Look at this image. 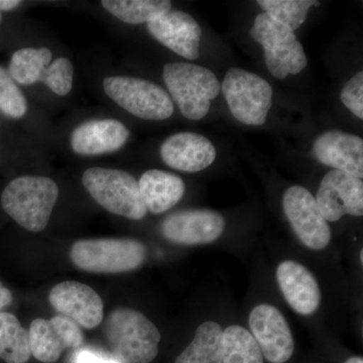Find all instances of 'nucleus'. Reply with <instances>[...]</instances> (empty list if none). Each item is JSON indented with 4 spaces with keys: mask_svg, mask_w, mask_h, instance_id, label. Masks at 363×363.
<instances>
[{
    "mask_svg": "<svg viewBox=\"0 0 363 363\" xmlns=\"http://www.w3.org/2000/svg\"><path fill=\"white\" fill-rule=\"evenodd\" d=\"M315 199L327 222L340 220L344 215L362 216L363 182L350 174L331 169L322 179Z\"/></svg>",
    "mask_w": 363,
    "mask_h": 363,
    "instance_id": "11",
    "label": "nucleus"
},
{
    "mask_svg": "<svg viewBox=\"0 0 363 363\" xmlns=\"http://www.w3.org/2000/svg\"><path fill=\"white\" fill-rule=\"evenodd\" d=\"M248 324L262 355L271 363H285L293 357L295 340L285 316L269 304L255 306Z\"/></svg>",
    "mask_w": 363,
    "mask_h": 363,
    "instance_id": "10",
    "label": "nucleus"
},
{
    "mask_svg": "<svg viewBox=\"0 0 363 363\" xmlns=\"http://www.w3.org/2000/svg\"><path fill=\"white\" fill-rule=\"evenodd\" d=\"M101 6L123 23L130 25L150 23L171 11L168 0H102Z\"/></svg>",
    "mask_w": 363,
    "mask_h": 363,
    "instance_id": "24",
    "label": "nucleus"
},
{
    "mask_svg": "<svg viewBox=\"0 0 363 363\" xmlns=\"http://www.w3.org/2000/svg\"><path fill=\"white\" fill-rule=\"evenodd\" d=\"M313 155L321 164L362 180L363 140L359 136L344 131H326L315 140Z\"/></svg>",
    "mask_w": 363,
    "mask_h": 363,
    "instance_id": "18",
    "label": "nucleus"
},
{
    "mask_svg": "<svg viewBox=\"0 0 363 363\" xmlns=\"http://www.w3.org/2000/svg\"><path fill=\"white\" fill-rule=\"evenodd\" d=\"M225 219L209 209H187L174 212L162 221L161 231L176 245H201L214 242L223 234Z\"/></svg>",
    "mask_w": 363,
    "mask_h": 363,
    "instance_id": "13",
    "label": "nucleus"
},
{
    "mask_svg": "<svg viewBox=\"0 0 363 363\" xmlns=\"http://www.w3.org/2000/svg\"><path fill=\"white\" fill-rule=\"evenodd\" d=\"M147 30L179 56L191 61L199 58L202 30L190 14L171 9L147 23Z\"/></svg>",
    "mask_w": 363,
    "mask_h": 363,
    "instance_id": "15",
    "label": "nucleus"
},
{
    "mask_svg": "<svg viewBox=\"0 0 363 363\" xmlns=\"http://www.w3.org/2000/svg\"><path fill=\"white\" fill-rule=\"evenodd\" d=\"M82 183L91 197L112 214L142 220L147 213L138 182L128 172L95 167L86 169Z\"/></svg>",
    "mask_w": 363,
    "mask_h": 363,
    "instance_id": "5",
    "label": "nucleus"
},
{
    "mask_svg": "<svg viewBox=\"0 0 363 363\" xmlns=\"http://www.w3.org/2000/svg\"><path fill=\"white\" fill-rule=\"evenodd\" d=\"M283 208L298 240L312 250H322L331 241V229L320 212L316 199L302 186L286 189Z\"/></svg>",
    "mask_w": 363,
    "mask_h": 363,
    "instance_id": "9",
    "label": "nucleus"
},
{
    "mask_svg": "<svg viewBox=\"0 0 363 363\" xmlns=\"http://www.w3.org/2000/svg\"><path fill=\"white\" fill-rule=\"evenodd\" d=\"M359 257H360V262H362V264H363V248H362V250H360Z\"/></svg>",
    "mask_w": 363,
    "mask_h": 363,
    "instance_id": "34",
    "label": "nucleus"
},
{
    "mask_svg": "<svg viewBox=\"0 0 363 363\" xmlns=\"http://www.w3.org/2000/svg\"><path fill=\"white\" fill-rule=\"evenodd\" d=\"M341 101L355 116L363 119V72L350 79L341 91Z\"/></svg>",
    "mask_w": 363,
    "mask_h": 363,
    "instance_id": "29",
    "label": "nucleus"
},
{
    "mask_svg": "<svg viewBox=\"0 0 363 363\" xmlns=\"http://www.w3.org/2000/svg\"><path fill=\"white\" fill-rule=\"evenodd\" d=\"M52 52L48 48H25L11 57L9 73L14 82L21 85H33L40 82L45 71L52 61Z\"/></svg>",
    "mask_w": 363,
    "mask_h": 363,
    "instance_id": "25",
    "label": "nucleus"
},
{
    "mask_svg": "<svg viewBox=\"0 0 363 363\" xmlns=\"http://www.w3.org/2000/svg\"><path fill=\"white\" fill-rule=\"evenodd\" d=\"M222 334L220 325L204 322L196 329L194 338L175 363H222Z\"/></svg>",
    "mask_w": 363,
    "mask_h": 363,
    "instance_id": "21",
    "label": "nucleus"
},
{
    "mask_svg": "<svg viewBox=\"0 0 363 363\" xmlns=\"http://www.w3.org/2000/svg\"><path fill=\"white\" fill-rule=\"evenodd\" d=\"M104 88L107 96L121 108L145 121H164L174 113L169 93L145 79L107 77L104 79Z\"/></svg>",
    "mask_w": 363,
    "mask_h": 363,
    "instance_id": "8",
    "label": "nucleus"
},
{
    "mask_svg": "<svg viewBox=\"0 0 363 363\" xmlns=\"http://www.w3.org/2000/svg\"><path fill=\"white\" fill-rule=\"evenodd\" d=\"M13 302V293L0 281V311Z\"/></svg>",
    "mask_w": 363,
    "mask_h": 363,
    "instance_id": "31",
    "label": "nucleus"
},
{
    "mask_svg": "<svg viewBox=\"0 0 363 363\" xmlns=\"http://www.w3.org/2000/svg\"><path fill=\"white\" fill-rule=\"evenodd\" d=\"M0 111L11 118L25 116L28 102L23 93L6 69L0 66Z\"/></svg>",
    "mask_w": 363,
    "mask_h": 363,
    "instance_id": "27",
    "label": "nucleus"
},
{
    "mask_svg": "<svg viewBox=\"0 0 363 363\" xmlns=\"http://www.w3.org/2000/svg\"><path fill=\"white\" fill-rule=\"evenodd\" d=\"M130 130L116 119H94L80 124L71 135L72 150L81 156H97L121 150Z\"/></svg>",
    "mask_w": 363,
    "mask_h": 363,
    "instance_id": "19",
    "label": "nucleus"
},
{
    "mask_svg": "<svg viewBox=\"0 0 363 363\" xmlns=\"http://www.w3.org/2000/svg\"><path fill=\"white\" fill-rule=\"evenodd\" d=\"M59 198L56 182L48 177L14 179L1 195L2 209L26 230L40 233L48 224Z\"/></svg>",
    "mask_w": 363,
    "mask_h": 363,
    "instance_id": "2",
    "label": "nucleus"
},
{
    "mask_svg": "<svg viewBox=\"0 0 363 363\" xmlns=\"http://www.w3.org/2000/svg\"><path fill=\"white\" fill-rule=\"evenodd\" d=\"M71 363H121V359L112 357L104 350L93 347H80L72 357Z\"/></svg>",
    "mask_w": 363,
    "mask_h": 363,
    "instance_id": "30",
    "label": "nucleus"
},
{
    "mask_svg": "<svg viewBox=\"0 0 363 363\" xmlns=\"http://www.w3.org/2000/svg\"><path fill=\"white\" fill-rule=\"evenodd\" d=\"M74 69L70 60L59 58L48 67L40 82L59 96L69 94L73 86Z\"/></svg>",
    "mask_w": 363,
    "mask_h": 363,
    "instance_id": "28",
    "label": "nucleus"
},
{
    "mask_svg": "<svg viewBox=\"0 0 363 363\" xmlns=\"http://www.w3.org/2000/svg\"><path fill=\"white\" fill-rule=\"evenodd\" d=\"M279 290L289 306L302 316H311L321 305V290L307 267L295 260H285L277 269Z\"/></svg>",
    "mask_w": 363,
    "mask_h": 363,
    "instance_id": "16",
    "label": "nucleus"
},
{
    "mask_svg": "<svg viewBox=\"0 0 363 363\" xmlns=\"http://www.w3.org/2000/svg\"><path fill=\"white\" fill-rule=\"evenodd\" d=\"M49 301L59 315L69 318L82 328L94 329L104 321V301L85 284L74 281L60 283L52 289Z\"/></svg>",
    "mask_w": 363,
    "mask_h": 363,
    "instance_id": "14",
    "label": "nucleus"
},
{
    "mask_svg": "<svg viewBox=\"0 0 363 363\" xmlns=\"http://www.w3.org/2000/svg\"><path fill=\"white\" fill-rule=\"evenodd\" d=\"M162 77L181 113L190 121L206 116L211 100L218 96L221 90L213 72L195 64H166Z\"/></svg>",
    "mask_w": 363,
    "mask_h": 363,
    "instance_id": "4",
    "label": "nucleus"
},
{
    "mask_svg": "<svg viewBox=\"0 0 363 363\" xmlns=\"http://www.w3.org/2000/svg\"><path fill=\"white\" fill-rule=\"evenodd\" d=\"M138 188L143 204L154 214L164 213L176 206L186 190L180 177L161 169H149L143 173Z\"/></svg>",
    "mask_w": 363,
    "mask_h": 363,
    "instance_id": "20",
    "label": "nucleus"
},
{
    "mask_svg": "<svg viewBox=\"0 0 363 363\" xmlns=\"http://www.w3.org/2000/svg\"><path fill=\"white\" fill-rule=\"evenodd\" d=\"M250 37L262 45L264 61L274 77L285 79L297 75L307 67L308 59L295 32L274 21L266 13L253 21Z\"/></svg>",
    "mask_w": 363,
    "mask_h": 363,
    "instance_id": "6",
    "label": "nucleus"
},
{
    "mask_svg": "<svg viewBox=\"0 0 363 363\" xmlns=\"http://www.w3.org/2000/svg\"><path fill=\"white\" fill-rule=\"evenodd\" d=\"M30 352L35 359L54 363L67 350H78L84 343V334L75 322L56 315L51 319H35L28 330Z\"/></svg>",
    "mask_w": 363,
    "mask_h": 363,
    "instance_id": "12",
    "label": "nucleus"
},
{
    "mask_svg": "<svg viewBox=\"0 0 363 363\" xmlns=\"http://www.w3.org/2000/svg\"><path fill=\"white\" fill-rule=\"evenodd\" d=\"M147 247L133 238L80 240L72 245L70 259L81 271L94 274H123L143 266Z\"/></svg>",
    "mask_w": 363,
    "mask_h": 363,
    "instance_id": "3",
    "label": "nucleus"
},
{
    "mask_svg": "<svg viewBox=\"0 0 363 363\" xmlns=\"http://www.w3.org/2000/svg\"><path fill=\"white\" fill-rule=\"evenodd\" d=\"M222 92L233 116L247 125H262L272 104L271 84L260 76L230 68L222 82Z\"/></svg>",
    "mask_w": 363,
    "mask_h": 363,
    "instance_id": "7",
    "label": "nucleus"
},
{
    "mask_svg": "<svg viewBox=\"0 0 363 363\" xmlns=\"http://www.w3.org/2000/svg\"><path fill=\"white\" fill-rule=\"evenodd\" d=\"M104 334L118 359L128 363H150L157 357L161 333L142 312L117 308L107 317Z\"/></svg>",
    "mask_w": 363,
    "mask_h": 363,
    "instance_id": "1",
    "label": "nucleus"
},
{
    "mask_svg": "<svg viewBox=\"0 0 363 363\" xmlns=\"http://www.w3.org/2000/svg\"><path fill=\"white\" fill-rule=\"evenodd\" d=\"M0 23H1V13H0Z\"/></svg>",
    "mask_w": 363,
    "mask_h": 363,
    "instance_id": "35",
    "label": "nucleus"
},
{
    "mask_svg": "<svg viewBox=\"0 0 363 363\" xmlns=\"http://www.w3.org/2000/svg\"><path fill=\"white\" fill-rule=\"evenodd\" d=\"M257 4L264 13L293 32L305 23L313 6H320V2L313 0H259Z\"/></svg>",
    "mask_w": 363,
    "mask_h": 363,
    "instance_id": "26",
    "label": "nucleus"
},
{
    "mask_svg": "<svg viewBox=\"0 0 363 363\" xmlns=\"http://www.w3.org/2000/svg\"><path fill=\"white\" fill-rule=\"evenodd\" d=\"M161 157L169 168L198 173L213 164L216 149L210 140L199 133H179L162 143Z\"/></svg>",
    "mask_w": 363,
    "mask_h": 363,
    "instance_id": "17",
    "label": "nucleus"
},
{
    "mask_svg": "<svg viewBox=\"0 0 363 363\" xmlns=\"http://www.w3.org/2000/svg\"><path fill=\"white\" fill-rule=\"evenodd\" d=\"M344 363H363V359L362 357H353L346 360Z\"/></svg>",
    "mask_w": 363,
    "mask_h": 363,
    "instance_id": "33",
    "label": "nucleus"
},
{
    "mask_svg": "<svg viewBox=\"0 0 363 363\" xmlns=\"http://www.w3.org/2000/svg\"><path fill=\"white\" fill-rule=\"evenodd\" d=\"M32 357L28 331L16 315L0 312V359L26 363Z\"/></svg>",
    "mask_w": 363,
    "mask_h": 363,
    "instance_id": "22",
    "label": "nucleus"
},
{
    "mask_svg": "<svg viewBox=\"0 0 363 363\" xmlns=\"http://www.w3.org/2000/svg\"><path fill=\"white\" fill-rule=\"evenodd\" d=\"M21 4V2L18 1V0H0V13L1 11H13Z\"/></svg>",
    "mask_w": 363,
    "mask_h": 363,
    "instance_id": "32",
    "label": "nucleus"
},
{
    "mask_svg": "<svg viewBox=\"0 0 363 363\" xmlns=\"http://www.w3.org/2000/svg\"><path fill=\"white\" fill-rule=\"evenodd\" d=\"M222 363H264V355L252 334L231 325L222 334Z\"/></svg>",
    "mask_w": 363,
    "mask_h": 363,
    "instance_id": "23",
    "label": "nucleus"
}]
</instances>
